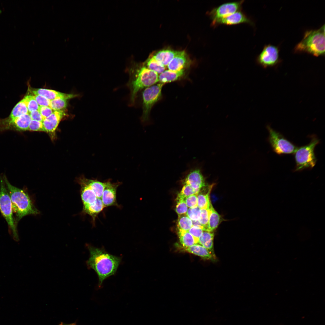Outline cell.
<instances>
[{
    "label": "cell",
    "mask_w": 325,
    "mask_h": 325,
    "mask_svg": "<svg viewBox=\"0 0 325 325\" xmlns=\"http://www.w3.org/2000/svg\"><path fill=\"white\" fill-rule=\"evenodd\" d=\"M33 96L39 106H50V100L39 95H34Z\"/></svg>",
    "instance_id": "obj_40"
},
{
    "label": "cell",
    "mask_w": 325,
    "mask_h": 325,
    "mask_svg": "<svg viewBox=\"0 0 325 325\" xmlns=\"http://www.w3.org/2000/svg\"><path fill=\"white\" fill-rule=\"evenodd\" d=\"M23 98L26 104L29 113L32 111L39 110L40 106L35 99L33 95L28 94Z\"/></svg>",
    "instance_id": "obj_32"
},
{
    "label": "cell",
    "mask_w": 325,
    "mask_h": 325,
    "mask_svg": "<svg viewBox=\"0 0 325 325\" xmlns=\"http://www.w3.org/2000/svg\"><path fill=\"white\" fill-rule=\"evenodd\" d=\"M27 114H29L26 102L23 98L15 106L8 117L10 119H13Z\"/></svg>",
    "instance_id": "obj_28"
},
{
    "label": "cell",
    "mask_w": 325,
    "mask_h": 325,
    "mask_svg": "<svg viewBox=\"0 0 325 325\" xmlns=\"http://www.w3.org/2000/svg\"><path fill=\"white\" fill-rule=\"evenodd\" d=\"M89 257L86 262L89 269H93L98 275L99 286L104 280L115 274L121 261L120 257L111 255L103 249L87 245Z\"/></svg>",
    "instance_id": "obj_1"
},
{
    "label": "cell",
    "mask_w": 325,
    "mask_h": 325,
    "mask_svg": "<svg viewBox=\"0 0 325 325\" xmlns=\"http://www.w3.org/2000/svg\"><path fill=\"white\" fill-rule=\"evenodd\" d=\"M178 233L180 242L183 247H189L198 244L195 238L188 231L178 230Z\"/></svg>",
    "instance_id": "obj_27"
},
{
    "label": "cell",
    "mask_w": 325,
    "mask_h": 325,
    "mask_svg": "<svg viewBox=\"0 0 325 325\" xmlns=\"http://www.w3.org/2000/svg\"><path fill=\"white\" fill-rule=\"evenodd\" d=\"M319 140L315 136H313L308 144L297 148L294 154L296 162L295 171H300L304 169L313 168L315 165L317 159L314 150L319 143Z\"/></svg>",
    "instance_id": "obj_6"
},
{
    "label": "cell",
    "mask_w": 325,
    "mask_h": 325,
    "mask_svg": "<svg viewBox=\"0 0 325 325\" xmlns=\"http://www.w3.org/2000/svg\"><path fill=\"white\" fill-rule=\"evenodd\" d=\"M29 114L32 120L42 122L43 118L39 110H36L29 113Z\"/></svg>",
    "instance_id": "obj_42"
},
{
    "label": "cell",
    "mask_w": 325,
    "mask_h": 325,
    "mask_svg": "<svg viewBox=\"0 0 325 325\" xmlns=\"http://www.w3.org/2000/svg\"><path fill=\"white\" fill-rule=\"evenodd\" d=\"M267 128L269 133L268 141L275 152L279 155L295 153L297 147L269 125Z\"/></svg>",
    "instance_id": "obj_8"
},
{
    "label": "cell",
    "mask_w": 325,
    "mask_h": 325,
    "mask_svg": "<svg viewBox=\"0 0 325 325\" xmlns=\"http://www.w3.org/2000/svg\"><path fill=\"white\" fill-rule=\"evenodd\" d=\"M184 70L178 71L165 70L158 76L159 82L164 84L178 80L184 75Z\"/></svg>",
    "instance_id": "obj_22"
},
{
    "label": "cell",
    "mask_w": 325,
    "mask_h": 325,
    "mask_svg": "<svg viewBox=\"0 0 325 325\" xmlns=\"http://www.w3.org/2000/svg\"><path fill=\"white\" fill-rule=\"evenodd\" d=\"M83 180L94 191L97 198L101 199L104 188L106 181L101 182L97 179H90L82 177Z\"/></svg>",
    "instance_id": "obj_24"
},
{
    "label": "cell",
    "mask_w": 325,
    "mask_h": 325,
    "mask_svg": "<svg viewBox=\"0 0 325 325\" xmlns=\"http://www.w3.org/2000/svg\"><path fill=\"white\" fill-rule=\"evenodd\" d=\"M214 236L213 232L203 231L199 238L198 244L205 247L215 255L213 246Z\"/></svg>",
    "instance_id": "obj_25"
},
{
    "label": "cell",
    "mask_w": 325,
    "mask_h": 325,
    "mask_svg": "<svg viewBox=\"0 0 325 325\" xmlns=\"http://www.w3.org/2000/svg\"><path fill=\"white\" fill-rule=\"evenodd\" d=\"M59 325H77L76 323H66L63 322H61Z\"/></svg>",
    "instance_id": "obj_43"
},
{
    "label": "cell",
    "mask_w": 325,
    "mask_h": 325,
    "mask_svg": "<svg viewBox=\"0 0 325 325\" xmlns=\"http://www.w3.org/2000/svg\"><path fill=\"white\" fill-rule=\"evenodd\" d=\"M184 185L179 193L177 197L184 199L185 197L192 195L198 193L199 191L193 188L190 185L184 184Z\"/></svg>",
    "instance_id": "obj_33"
},
{
    "label": "cell",
    "mask_w": 325,
    "mask_h": 325,
    "mask_svg": "<svg viewBox=\"0 0 325 325\" xmlns=\"http://www.w3.org/2000/svg\"><path fill=\"white\" fill-rule=\"evenodd\" d=\"M67 100L61 98L51 101L49 107L54 111L63 110L67 107Z\"/></svg>",
    "instance_id": "obj_31"
},
{
    "label": "cell",
    "mask_w": 325,
    "mask_h": 325,
    "mask_svg": "<svg viewBox=\"0 0 325 325\" xmlns=\"http://www.w3.org/2000/svg\"><path fill=\"white\" fill-rule=\"evenodd\" d=\"M197 194L192 195L184 199L185 202L188 208H193L197 206Z\"/></svg>",
    "instance_id": "obj_38"
},
{
    "label": "cell",
    "mask_w": 325,
    "mask_h": 325,
    "mask_svg": "<svg viewBox=\"0 0 325 325\" xmlns=\"http://www.w3.org/2000/svg\"><path fill=\"white\" fill-rule=\"evenodd\" d=\"M105 181V186L101 198L105 207L111 206L119 207L116 200V191L117 188L122 183L119 181L112 183L110 179Z\"/></svg>",
    "instance_id": "obj_12"
},
{
    "label": "cell",
    "mask_w": 325,
    "mask_h": 325,
    "mask_svg": "<svg viewBox=\"0 0 325 325\" xmlns=\"http://www.w3.org/2000/svg\"><path fill=\"white\" fill-rule=\"evenodd\" d=\"M38 110L44 119L49 116L54 111L48 106H40Z\"/></svg>",
    "instance_id": "obj_41"
},
{
    "label": "cell",
    "mask_w": 325,
    "mask_h": 325,
    "mask_svg": "<svg viewBox=\"0 0 325 325\" xmlns=\"http://www.w3.org/2000/svg\"><path fill=\"white\" fill-rule=\"evenodd\" d=\"M3 178L11 201L17 223L26 215L39 213L26 191L12 185L5 175Z\"/></svg>",
    "instance_id": "obj_3"
},
{
    "label": "cell",
    "mask_w": 325,
    "mask_h": 325,
    "mask_svg": "<svg viewBox=\"0 0 325 325\" xmlns=\"http://www.w3.org/2000/svg\"><path fill=\"white\" fill-rule=\"evenodd\" d=\"M201 209L198 206L193 208H188L186 215L192 221H197L201 215Z\"/></svg>",
    "instance_id": "obj_36"
},
{
    "label": "cell",
    "mask_w": 325,
    "mask_h": 325,
    "mask_svg": "<svg viewBox=\"0 0 325 325\" xmlns=\"http://www.w3.org/2000/svg\"><path fill=\"white\" fill-rule=\"evenodd\" d=\"M149 70L160 74L165 70L166 67L157 61L153 56L147 60L146 66Z\"/></svg>",
    "instance_id": "obj_29"
},
{
    "label": "cell",
    "mask_w": 325,
    "mask_h": 325,
    "mask_svg": "<svg viewBox=\"0 0 325 325\" xmlns=\"http://www.w3.org/2000/svg\"><path fill=\"white\" fill-rule=\"evenodd\" d=\"M64 116L65 113L63 110L54 111L49 116L44 119L42 122L45 132H54Z\"/></svg>",
    "instance_id": "obj_16"
},
{
    "label": "cell",
    "mask_w": 325,
    "mask_h": 325,
    "mask_svg": "<svg viewBox=\"0 0 325 325\" xmlns=\"http://www.w3.org/2000/svg\"><path fill=\"white\" fill-rule=\"evenodd\" d=\"M201 215L198 221L203 227V230L206 231L208 224L210 212L209 207L207 209H201Z\"/></svg>",
    "instance_id": "obj_35"
},
{
    "label": "cell",
    "mask_w": 325,
    "mask_h": 325,
    "mask_svg": "<svg viewBox=\"0 0 325 325\" xmlns=\"http://www.w3.org/2000/svg\"><path fill=\"white\" fill-rule=\"evenodd\" d=\"M214 184H206L202 188L197 195V206L201 209L209 208L211 204L209 199V194Z\"/></svg>",
    "instance_id": "obj_19"
},
{
    "label": "cell",
    "mask_w": 325,
    "mask_h": 325,
    "mask_svg": "<svg viewBox=\"0 0 325 325\" xmlns=\"http://www.w3.org/2000/svg\"><path fill=\"white\" fill-rule=\"evenodd\" d=\"M296 52H305L315 56L325 54V25L319 29L306 31L295 48Z\"/></svg>",
    "instance_id": "obj_4"
},
{
    "label": "cell",
    "mask_w": 325,
    "mask_h": 325,
    "mask_svg": "<svg viewBox=\"0 0 325 325\" xmlns=\"http://www.w3.org/2000/svg\"><path fill=\"white\" fill-rule=\"evenodd\" d=\"M188 231L195 238L198 243L199 238L202 235L203 230L200 227L193 226Z\"/></svg>",
    "instance_id": "obj_39"
},
{
    "label": "cell",
    "mask_w": 325,
    "mask_h": 325,
    "mask_svg": "<svg viewBox=\"0 0 325 325\" xmlns=\"http://www.w3.org/2000/svg\"><path fill=\"white\" fill-rule=\"evenodd\" d=\"M31 118L29 114L22 115L13 119L8 118L2 121V131L13 130L18 131L28 130Z\"/></svg>",
    "instance_id": "obj_11"
},
{
    "label": "cell",
    "mask_w": 325,
    "mask_h": 325,
    "mask_svg": "<svg viewBox=\"0 0 325 325\" xmlns=\"http://www.w3.org/2000/svg\"><path fill=\"white\" fill-rule=\"evenodd\" d=\"M244 23L253 24L251 20L243 12L239 11L227 17L212 22V26H216L219 24L234 25Z\"/></svg>",
    "instance_id": "obj_13"
},
{
    "label": "cell",
    "mask_w": 325,
    "mask_h": 325,
    "mask_svg": "<svg viewBox=\"0 0 325 325\" xmlns=\"http://www.w3.org/2000/svg\"><path fill=\"white\" fill-rule=\"evenodd\" d=\"M208 224L206 231L213 232L217 228L220 220V216L213 207L212 203L209 207Z\"/></svg>",
    "instance_id": "obj_26"
},
{
    "label": "cell",
    "mask_w": 325,
    "mask_h": 325,
    "mask_svg": "<svg viewBox=\"0 0 325 325\" xmlns=\"http://www.w3.org/2000/svg\"><path fill=\"white\" fill-rule=\"evenodd\" d=\"M28 130L32 131L45 132L42 122L32 119L29 123Z\"/></svg>",
    "instance_id": "obj_37"
},
{
    "label": "cell",
    "mask_w": 325,
    "mask_h": 325,
    "mask_svg": "<svg viewBox=\"0 0 325 325\" xmlns=\"http://www.w3.org/2000/svg\"><path fill=\"white\" fill-rule=\"evenodd\" d=\"M279 50L275 45H265L258 57V63L264 68L273 67L279 62Z\"/></svg>",
    "instance_id": "obj_9"
},
{
    "label": "cell",
    "mask_w": 325,
    "mask_h": 325,
    "mask_svg": "<svg viewBox=\"0 0 325 325\" xmlns=\"http://www.w3.org/2000/svg\"><path fill=\"white\" fill-rule=\"evenodd\" d=\"M104 208L101 199L97 198L93 203L83 206L82 212L84 214H88L91 217L93 224L94 225L96 218Z\"/></svg>",
    "instance_id": "obj_20"
},
{
    "label": "cell",
    "mask_w": 325,
    "mask_h": 325,
    "mask_svg": "<svg viewBox=\"0 0 325 325\" xmlns=\"http://www.w3.org/2000/svg\"><path fill=\"white\" fill-rule=\"evenodd\" d=\"M177 51L169 49L163 50L157 52L153 56L157 61L166 67L172 59Z\"/></svg>",
    "instance_id": "obj_23"
},
{
    "label": "cell",
    "mask_w": 325,
    "mask_h": 325,
    "mask_svg": "<svg viewBox=\"0 0 325 325\" xmlns=\"http://www.w3.org/2000/svg\"><path fill=\"white\" fill-rule=\"evenodd\" d=\"M184 184L190 185L198 191L206 185L204 178L199 169L191 171L184 179Z\"/></svg>",
    "instance_id": "obj_14"
},
{
    "label": "cell",
    "mask_w": 325,
    "mask_h": 325,
    "mask_svg": "<svg viewBox=\"0 0 325 325\" xmlns=\"http://www.w3.org/2000/svg\"><path fill=\"white\" fill-rule=\"evenodd\" d=\"M81 185L80 194L83 206L94 203L97 198L94 191L83 180L82 178L79 180Z\"/></svg>",
    "instance_id": "obj_18"
},
{
    "label": "cell",
    "mask_w": 325,
    "mask_h": 325,
    "mask_svg": "<svg viewBox=\"0 0 325 325\" xmlns=\"http://www.w3.org/2000/svg\"><path fill=\"white\" fill-rule=\"evenodd\" d=\"M177 204L175 211L178 215L186 214L188 208L184 201V199L177 197Z\"/></svg>",
    "instance_id": "obj_34"
},
{
    "label": "cell",
    "mask_w": 325,
    "mask_h": 325,
    "mask_svg": "<svg viewBox=\"0 0 325 325\" xmlns=\"http://www.w3.org/2000/svg\"><path fill=\"white\" fill-rule=\"evenodd\" d=\"M183 250L188 252L199 256L204 259L212 260L214 255L209 250L199 244H195L190 246L182 247Z\"/></svg>",
    "instance_id": "obj_21"
},
{
    "label": "cell",
    "mask_w": 325,
    "mask_h": 325,
    "mask_svg": "<svg viewBox=\"0 0 325 325\" xmlns=\"http://www.w3.org/2000/svg\"><path fill=\"white\" fill-rule=\"evenodd\" d=\"M243 1L228 2L214 8L209 12L212 22L227 17L240 11Z\"/></svg>",
    "instance_id": "obj_10"
},
{
    "label": "cell",
    "mask_w": 325,
    "mask_h": 325,
    "mask_svg": "<svg viewBox=\"0 0 325 325\" xmlns=\"http://www.w3.org/2000/svg\"><path fill=\"white\" fill-rule=\"evenodd\" d=\"M163 85L160 83H156L145 88L143 91L142 113L141 117L142 122H145L149 119L152 107L161 96L162 90Z\"/></svg>",
    "instance_id": "obj_7"
},
{
    "label": "cell",
    "mask_w": 325,
    "mask_h": 325,
    "mask_svg": "<svg viewBox=\"0 0 325 325\" xmlns=\"http://www.w3.org/2000/svg\"><path fill=\"white\" fill-rule=\"evenodd\" d=\"M192 226V221L186 214L178 215L177 221L178 230L188 231Z\"/></svg>",
    "instance_id": "obj_30"
},
{
    "label": "cell",
    "mask_w": 325,
    "mask_h": 325,
    "mask_svg": "<svg viewBox=\"0 0 325 325\" xmlns=\"http://www.w3.org/2000/svg\"><path fill=\"white\" fill-rule=\"evenodd\" d=\"M187 64L188 60L185 51H178L167 67L169 70L178 71L184 70Z\"/></svg>",
    "instance_id": "obj_17"
},
{
    "label": "cell",
    "mask_w": 325,
    "mask_h": 325,
    "mask_svg": "<svg viewBox=\"0 0 325 325\" xmlns=\"http://www.w3.org/2000/svg\"><path fill=\"white\" fill-rule=\"evenodd\" d=\"M0 212L6 220L13 239L19 240L15 218L13 215L11 201L3 178L0 177Z\"/></svg>",
    "instance_id": "obj_5"
},
{
    "label": "cell",
    "mask_w": 325,
    "mask_h": 325,
    "mask_svg": "<svg viewBox=\"0 0 325 325\" xmlns=\"http://www.w3.org/2000/svg\"><path fill=\"white\" fill-rule=\"evenodd\" d=\"M29 90V91L33 95H39L44 97L50 101L61 98L68 99L77 96L76 95L67 94L55 90L46 89L35 88H30Z\"/></svg>",
    "instance_id": "obj_15"
},
{
    "label": "cell",
    "mask_w": 325,
    "mask_h": 325,
    "mask_svg": "<svg viewBox=\"0 0 325 325\" xmlns=\"http://www.w3.org/2000/svg\"><path fill=\"white\" fill-rule=\"evenodd\" d=\"M127 72L129 76L126 84L130 91L129 104L133 106L139 91L156 84L159 82V75L144 65H134L127 69Z\"/></svg>",
    "instance_id": "obj_2"
}]
</instances>
